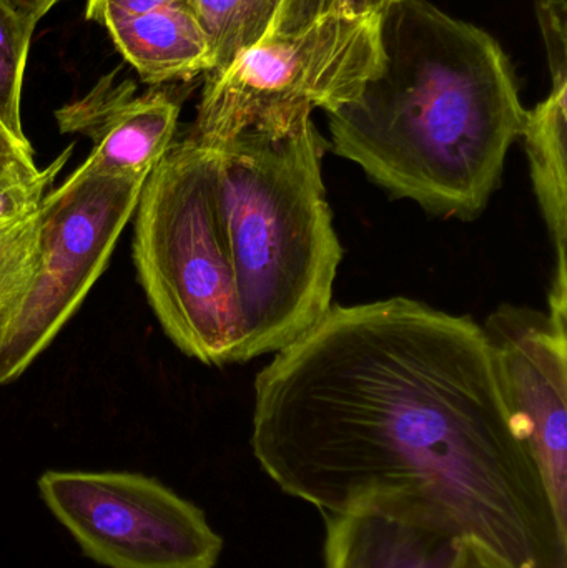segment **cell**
Listing matches in <instances>:
<instances>
[{
	"label": "cell",
	"mask_w": 567,
	"mask_h": 568,
	"mask_svg": "<svg viewBox=\"0 0 567 568\" xmlns=\"http://www.w3.org/2000/svg\"><path fill=\"white\" fill-rule=\"evenodd\" d=\"M252 449L325 516L386 507L515 568H567V530L469 316L402 296L332 304L256 376Z\"/></svg>",
	"instance_id": "obj_1"
},
{
	"label": "cell",
	"mask_w": 567,
	"mask_h": 568,
	"mask_svg": "<svg viewBox=\"0 0 567 568\" xmlns=\"http://www.w3.org/2000/svg\"><path fill=\"white\" fill-rule=\"evenodd\" d=\"M379 43L375 75L328 113L333 152L396 199L476 219L528 112L508 55L492 33L428 0L392 3Z\"/></svg>",
	"instance_id": "obj_2"
},
{
	"label": "cell",
	"mask_w": 567,
	"mask_h": 568,
	"mask_svg": "<svg viewBox=\"0 0 567 568\" xmlns=\"http://www.w3.org/2000/svg\"><path fill=\"white\" fill-rule=\"evenodd\" d=\"M213 149L223 250L250 361L279 353L332 307L343 250L323 183L326 143L306 116Z\"/></svg>",
	"instance_id": "obj_3"
},
{
	"label": "cell",
	"mask_w": 567,
	"mask_h": 568,
	"mask_svg": "<svg viewBox=\"0 0 567 568\" xmlns=\"http://www.w3.org/2000/svg\"><path fill=\"white\" fill-rule=\"evenodd\" d=\"M216 152L186 136L146 176L135 213L133 260L166 336L186 356L245 363L235 278L222 243Z\"/></svg>",
	"instance_id": "obj_4"
},
{
	"label": "cell",
	"mask_w": 567,
	"mask_h": 568,
	"mask_svg": "<svg viewBox=\"0 0 567 568\" xmlns=\"http://www.w3.org/2000/svg\"><path fill=\"white\" fill-rule=\"evenodd\" d=\"M382 60L379 16L325 13L293 36L265 37L206 73L192 136L223 146L253 129H286L358 97Z\"/></svg>",
	"instance_id": "obj_5"
},
{
	"label": "cell",
	"mask_w": 567,
	"mask_h": 568,
	"mask_svg": "<svg viewBox=\"0 0 567 568\" xmlns=\"http://www.w3.org/2000/svg\"><path fill=\"white\" fill-rule=\"evenodd\" d=\"M143 185L75 170L47 193L32 280L0 323V384L22 376L79 310L109 265Z\"/></svg>",
	"instance_id": "obj_6"
},
{
	"label": "cell",
	"mask_w": 567,
	"mask_h": 568,
	"mask_svg": "<svg viewBox=\"0 0 567 568\" xmlns=\"http://www.w3.org/2000/svg\"><path fill=\"white\" fill-rule=\"evenodd\" d=\"M40 496L80 549L107 568H213L223 540L205 514L159 480L129 473H60Z\"/></svg>",
	"instance_id": "obj_7"
},
{
	"label": "cell",
	"mask_w": 567,
	"mask_h": 568,
	"mask_svg": "<svg viewBox=\"0 0 567 568\" xmlns=\"http://www.w3.org/2000/svg\"><path fill=\"white\" fill-rule=\"evenodd\" d=\"M482 327L509 423L567 530V321L503 304Z\"/></svg>",
	"instance_id": "obj_8"
},
{
	"label": "cell",
	"mask_w": 567,
	"mask_h": 568,
	"mask_svg": "<svg viewBox=\"0 0 567 568\" xmlns=\"http://www.w3.org/2000/svg\"><path fill=\"white\" fill-rule=\"evenodd\" d=\"M129 80L103 77L83 99L57 110L62 133H82L93 142L79 166L83 175L146 180L175 139L180 105L163 92L136 95Z\"/></svg>",
	"instance_id": "obj_9"
},
{
	"label": "cell",
	"mask_w": 567,
	"mask_h": 568,
	"mask_svg": "<svg viewBox=\"0 0 567 568\" xmlns=\"http://www.w3.org/2000/svg\"><path fill=\"white\" fill-rule=\"evenodd\" d=\"M326 519V568H453L462 540L398 510L365 506Z\"/></svg>",
	"instance_id": "obj_10"
},
{
	"label": "cell",
	"mask_w": 567,
	"mask_h": 568,
	"mask_svg": "<svg viewBox=\"0 0 567 568\" xmlns=\"http://www.w3.org/2000/svg\"><path fill=\"white\" fill-rule=\"evenodd\" d=\"M103 27L123 59L150 85L189 80L213 69L209 39L190 0Z\"/></svg>",
	"instance_id": "obj_11"
},
{
	"label": "cell",
	"mask_w": 567,
	"mask_h": 568,
	"mask_svg": "<svg viewBox=\"0 0 567 568\" xmlns=\"http://www.w3.org/2000/svg\"><path fill=\"white\" fill-rule=\"evenodd\" d=\"M522 136L526 140L533 186L558 256L549 294L567 296V80L551 82L549 95L526 112Z\"/></svg>",
	"instance_id": "obj_12"
},
{
	"label": "cell",
	"mask_w": 567,
	"mask_h": 568,
	"mask_svg": "<svg viewBox=\"0 0 567 568\" xmlns=\"http://www.w3.org/2000/svg\"><path fill=\"white\" fill-rule=\"evenodd\" d=\"M283 0H190L212 49L213 69L262 42L279 16Z\"/></svg>",
	"instance_id": "obj_13"
},
{
	"label": "cell",
	"mask_w": 567,
	"mask_h": 568,
	"mask_svg": "<svg viewBox=\"0 0 567 568\" xmlns=\"http://www.w3.org/2000/svg\"><path fill=\"white\" fill-rule=\"evenodd\" d=\"M32 33L0 2V123L22 143H30L20 120V95Z\"/></svg>",
	"instance_id": "obj_14"
},
{
	"label": "cell",
	"mask_w": 567,
	"mask_h": 568,
	"mask_svg": "<svg viewBox=\"0 0 567 568\" xmlns=\"http://www.w3.org/2000/svg\"><path fill=\"white\" fill-rule=\"evenodd\" d=\"M39 212L0 223V323L26 293L36 268Z\"/></svg>",
	"instance_id": "obj_15"
},
{
	"label": "cell",
	"mask_w": 567,
	"mask_h": 568,
	"mask_svg": "<svg viewBox=\"0 0 567 568\" xmlns=\"http://www.w3.org/2000/svg\"><path fill=\"white\" fill-rule=\"evenodd\" d=\"M73 146L63 150L62 155L42 170L39 179L32 182H20V180L6 179L0 176V223L12 222L39 212L47 190L55 182L60 170L65 165L67 160L72 155Z\"/></svg>",
	"instance_id": "obj_16"
},
{
	"label": "cell",
	"mask_w": 567,
	"mask_h": 568,
	"mask_svg": "<svg viewBox=\"0 0 567 568\" xmlns=\"http://www.w3.org/2000/svg\"><path fill=\"white\" fill-rule=\"evenodd\" d=\"M551 82L567 80V0H536Z\"/></svg>",
	"instance_id": "obj_17"
},
{
	"label": "cell",
	"mask_w": 567,
	"mask_h": 568,
	"mask_svg": "<svg viewBox=\"0 0 567 568\" xmlns=\"http://www.w3.org/2000/svg\"><path fill=\"white\" fill-rule=\"evenodd\" d=\"M42 173L33 162V150L30 143L13 139L0 123V176L32 182Z\"/></svg>",
	"instance_id": "obj_18"
},
{
	"label": "cell",
	"mask_w": 567,
	"mask_h": 568,
	"mask_svg": "<svg viewBox=\"0 0 567 568\" xmlns=\"http://www.w3.org/2000/svg\"><path fill=\"white\" fill-rule=\"evenodd\" d=\"M328 13V0H283L275 23L266 37L293 36Z\"/></svg>",
	"instance_id": "obj_19"
},
{
	"label": "cell",
	"mask_w": 567,
	"mask_h": 568,
	"mask_svg": "<svg viewBox=\"0 0 567 568\" xmlns=\"http://www.w3.org/2000/svg\"><path fill=\"white\" fill-rule=\"evenodd\" d=\"M175 2L182 0H87L85 17L100 26H107L112 20L142 16Z\"/></svg>",
	"instance_id": "obj_20"
},
{
	"label": "cell",
	"mask_w": 567,
	"mask_h": 568,
	"mask_svg": "<svg viewBox=\"0 0 567 568\" xmlns=\"http://www.w3.org/2000/svg\"><path fill=\"white\" fill-rule=\"evenodd\" d=\"M453 568H515L488 547L476 540H462L458 559Z\"/></svg>",
	"instance_id": "obj_21"
},
{
	"label": "cell",
	"mask_w": 567,
	"mask_h": 568,
	"mask_svg": "<svg viewBox=\"0 0 567 568\" xmlns=\"http://www.w3.org/2000/svg\"><path fill=\"white\" fill-rule=\"evenodd\" d=\"M7 9L16 13L17 19L29 27L36 29L37 23L60 2V0H0Z\"/></svg>",
	"instance_id": "obj_22"
},
{
	"label": "cell",
	"mask_w": 567,
	"mask_h": 568,
	"mask_svg": "<svg viewBox=\"0 0 567 568\" xmlns=\"http://www.w3.org/2000/svg\"><path fill=\"white\" fill-rule=\"evenodd\" d=\"M398 0H328V13L345 16H382L392 3Z\"/></svg>",
	"instance_id": "obj_23"
}]
</instances>
